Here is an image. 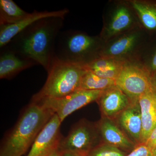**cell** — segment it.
Listing matches in <instances>:
<instances>
[{
	"mask_svg": "<svg viewBox=\"0 0 156 156\" xmlns=\"http://www.w3.org/2000/svg\"><path fill=\"white\" fill-rule=\"evenodd\" d=\"M127 154L119 148L101 142L92 149L87 156H126Z\"/></svg>",
	"mask_w": 156,
	"mask_h": 156,
	"instance_id": "cell-21",
	"label": "cell"
},
{
	"mask_svg": "<svg viewBox=\"0 0 156 156\" xmlns=\"http://www.w3.org/2000/svg\"><path fill=\"white\" fill-rule=\"evenodd\" d=\"M142 122L141 144L146 142L156 126V93L154 90L146 93L138 99Z\"/></svg>",
	"mask_w": 156,
	"mask_h": 156,
	"instance_id": "cell-17",
	"label": "cell"
},
{
	"mask_svg": "<svg viewBox=\"0 0 156 156\" xmlns=\"http://www.w3.org/2000/svg\"><path fill=\"white\" fill-rule=\"evenodd\" d=\"M101 142L96 122L80 120L70 130L67 136L62 137L58 151L82 156H87L90 151Z\"/></svg>",
	"mask_w": 156,
	"mask_h": 156,
	"instance_id": "cell-7",
	"label": "cell"
},
{
	"mask_svg": "<svg viewBox=\"0 0 156 156\" xmlns=\"http://www.w3.org/2000/svg\"><path fill=\"white\" fill-rule=\"evenodd\" d=\"M151 81L153 89L156 93V72L151 73Z\"/></svg>",
	"mask_w": 156,
	"mask_h": 156,
	"instance_id": "cell-25",
	"label": "cell"
},
{
	"mask_svg": "<svg viewBox=\"0 0 156 156\" xmlns=\"http://www.w3.org/2000/svg\"><path fill=\"white\" fill-rule=\"evenodd\" d=\"M103 25L99 36L105 43L141 27L139 19L128 0H111L102 14Z\"/></svg>",
	"mask_w": 156,
	"mask_h": 156,
	"instance_id": "cell-5",
	"label": "cell"
},
{
	"mask_svg": "<svg viewBox=\"0 0 156 156\" xmlns=\"http://www.w3.org/2000/svg\"><path fill=\"white\" fill-rule=\"evenodd\" d=\"M156 139V126L153 129L151 132L150 135L149 136L145 144L146 145L149 146Z\"/></svg>",
	"mask_w": 156,
	"mask_h": 156,
	"instance_id": "cell-24",
	"label": "cell"
},
{
	"mask_svg": "<svg viewBox=\"0 0 156 156\" xmlns=\"http://www.w3.org/2000/svg\"><path fill=\"white\" fill-rule=\"evenodd\" d=\"M101 117L114 120L132 102L116 86L105 90L96 101Z\"/></svg>",
	"mask_w": 156,
	"mask_h": 156,
	"instance_id": "cell-14",
	"label": "cell"
},
{
	"mask_svg": "<svg viewBox=\"0 0 156 156\" xmlns=\"http://www.w3.org/2000/svg\"><path fill=\"white\" fill-rule=\"evenodd\" d=\"M96 124L101 142L119 148L126 152L130 153L136 146L114 120L101 117Z\"/></svg>",
	"mask_w": 156,
	"mask_h": 156,
	"instance_id": "cell-13",
	"label": "cell"
},
{
	"mask_svg": "<svg viewBox=\"0 0 156 156\" xmlns=\"http://www.w3.org/2000/svg\"><path fill=\"white\" fill-rule=\"evenodd\" d=\"M104 91L78 90L63 97L44 98L31 101L50 110L58 116L62 122L68 116L73 112L91 102L96 101Z\"/></svg>",
	"mask_w": 156,
	"mask_h": 156,
	"instance_id": "cell-9",
	"label": "cell"
},
{
	"mask_svg": "<svg viewBox=\"0 0 156 156\" xmlns=\"http://www.w3.org/2000/svg\"><path fill=\"white\" fill-rule=\"evenodd\" d=\"M54 114L41 105L31 101L6 137L1 147L0 156L24 154Z\"/></svg>",
	"mask_w": 156,
	"mask_h": 156,
	"instance_id": "cell-2",
	"label": "cell"
},
{
	"mask_svg": "<svg viewBox=\"0 0 156 156\" xmlns=\"http://www.w3.org/2000/svg\"><path fill=\"white\" fill-rule=\"evenodd\" d=\"M116 86L132 102L143 94L153 91L151 73L140 62H126L115 80Z\"/></svg>",
	"mask_w": 156,
	"mask_h": 156,
	"instance_id": "cell-8",
	"label": "cell"
},
{
	"mask_svg": "<svg viewBox=\"0 0 156 156\" xmlns=\"http://www.w3.org/2000/svg\"><path fill=\"white\" fill-rule=\"evenodd\" d=\"M126 156H153L152 151L145 144L136 145Z\"/></svg>",
	"mask_w": 156,
	"mask_h": 156,
	"instance_id": "cell-23",
	"label": "cell"
},
{
	"mask_svg": "<svg viewBox=\"0 0 156 156\" xmlns=\"http://www.w3.org/2000/svg\"><path fill=\"white\" fill-rule=\"evenodd\" d=\"M151 40L156 39V0H128Z\"/></svg>",
	"mask_w": 156,
	"mask_h": 156,
	"instance_id": "cell-15",
	"label": "cell"
},
{
	"mask_svg": "<svg viewBox=\"0 0 156 156\" xmlns=\"http://www.w3.org/2000/svg\"><path fill=\"white\" fill-rule=\"evenodd\" d=\"M68 9L53 11H34L19 21L11 25L1 26L0 47L3 48L9 44L14 37L37 20L47 17H57L64 18L68 13Z\"/></svg>",
	"mask_w": 156,
	"mask_h": 156,
	"instance_id": "cell-11",
	"label": "cell"
},
{
	"mask_svg": "<svg viewBox=\"0 0 156 156\" xmlns=\"http://www.w3.org/2000/svg\"><path fill=\"white\" fill-rule=\"evenodd\" d=\"M114 120L136 145L141 144L142 122L138 100L131 102Z\"/></svg>",
	"mask_w": 156,
	"mask_h": 156,
	"instance_id": "cell-12",
	"label": "cell"
},
{
	"mask_svg": "<svg viewBox=\"0 0 156 156\" xmlns=\"http://www.w3.org/2000/svg\"><path fill=\"white\" fill-rule=\"evenodd\" d=\"M115 86V80L101 77L87 69L82 76L79 90L104 91Z\"/></svg>",
	"mask_w": 156,
	"mask_h": 156,
	"instance_id": "cell-20",
	"label": "cell"
},
{
	"mask_svg": "<svg viewBox=\"0 0 156 156\" xmlns=\"http://www.w3.org/2000/svg\"><path fill=\"white\" fill-rule=\"evenodd\" d=\"M125 62L114 58L101 57L84 67L101 77L115 80Z\"/></svg>",
	"mask_w": 156,
	"mask_h": 156,
	"instance_id": "cell-18",
	"label": "cell"
},
{
	"mask_svg": "<svg viewBox=\"0 0 156 156\" xmlns=\"http://www.w3.org/2000/svg\"><path fill=\"white\" fill-rule=\"evenodd\" d=\"M29 13L17 5L12 0L0 1V25H11L27 16Z\"/></svg>",
	"mask_w": 156,
	"mask_h": 156,
	"instance_id": "cell-19",
	"label": "cell"
},
{
	"mask_svg": "<svg viewBox=\"0 0 156 156\" xmlns=\"http://www.w3.org/2000/svg\"><path fill=\"white\" fill-rule=\"evenodd\" d=\"M63 19L47 17L36 21L12 39L9 48L48 71L56 57L55 42Z\"/></svg>",
	"mask_w": 156,
	"mask_h": 156,
	"instance_id": "cell-1",
	"label": "cell"
},
{
	"mask_svg": "<svg viewBox=\"0 0 156 156\" xmlns=\"http://www.w3.org/2000/svg\"><path fill=\"white\" fill-rule=\"evenodd\" d=\"M36 64L34 62L23 57L10 48L5 49L1 52L0 56V78L11 79Z\"/></svg>",
	"mask_w": 156,
	"mask_h": 156,
	"instance_id": "cell-16",
	"label": "cell"
},
{
	"mask_svg": "<svg viewBox=\"0 0 156 156\" xmlns=\"http://www.w3.org/2000/svg\"><path fill=\"white\" fill-rule=\"evenodd\" d=\"M105 44L99 35H89L80 30L68 31L58 40L56 57L85 66L101 57Z\"/></svg>",
	"mask_w": 156,
	"mask_h": 156,
	"instance_id": "cell-3",
	"label": "cell"
},
{
	"mask_svg": "<svg viewBox=\"0 0 156 156\" xmlns=\"http://www.w3.org/2000/svg\"><path fill=\"white\" fill-rule=\"evenodd\" d=\"M150 41L145 31L138 27L105 43L101 57L124 62H140Z\"/></svg>",
	"mask_w": 156,
	"mask_h": 156,
	"instance_id": "cell-6",
	"label": "cell"
},
{
	"mask_svg": "<svg viewBox=\"0 0 156 156\" xmlns=\"http://www.w3.org/2000/svg\"><path fill=\"white\" fill-rule=\"evenodd\" d=\"M61 121L54 114L42 128L27 156H49L58 150L62 138Z\"/></svg>",
	"mask_w": 156,
	"mask_h": 156,
	"instance_id": "cell-10",
	"label": "cell"
},
{
	"mask_svg": "<svg viewBox=\"0 0 156 156\" xmlns=\"http://www.w3.org/2000/svg\"><path fill=\"white\" fill-rule=\"evenodd\" d=\"M61 156H82L77 154L72 153L64 152L61 153Z\"/></svg>",
	"mask_w": 156,
	"mask_h": 156,
	"instance_id": "cell-26",
	"label": "cell"
},
{
	"mask_svg": "<svg viewBox=\"0 0 156 156\" xmlns=\"http://www.w3.org/2000/svg\"><path fill=\"white\" fill-rule=\"evenodd\" d=\"M150 42L143 55L140 62L152 73L156 72V46L154 48H151Z\"/></svg>",
	"mask_w": 156,
	"mask_h": 156,
	"instance_id": "cell-22",
	"label": "cell"
},
{
	"mask_svg": "<svg viewBox=\"0 0 156 156\" xmlns=\"http://www.w3.org/2000/svg\"><path fill=\"white\" fill-rule=\"evenodd\" d=\"M86 70L83 66L55 57L48 70L46 83L41 90L33 96L31 101L58 98L79 90L81 79Z\"/></svg>",
	"mask_w": 156,
	"mask_h": 156,
	"instance_id": "cell-4",
	"label": "cell"
},
{
	"mask_svg": "<svg viewBox=\"0 0 156 156\" xmlns=\"http://www.w3.org/2000/svg\"><path fill=\"white\" fill-rule=\"evenodd\" d=\"M152 151L153 156H156V147L154 148V149L152 150Z\"/></svg>",
	"mask_w": 156,
	"mask_h": 156,
	"instance_id": "cell-29",
	"label": "cell"
},
{
	"mask_svg": "<svg viewBox=\"0 0 156 156\" xmlns=\"http://www.w3.org/2000/svg\"><path fill=\"white\" fill-rule=\"evenodd\" d=\"M49 156H61V154L57 150L53 152L52 154H50Z\"/></svg>",
	"mask_w": 156,
	"mask_h": 156,
	"instance_id": "cell-27",
	"label": "cell"
},
{
	"mask_svg": "<svg viewBox=\"0 0 156 156\" xmlns=\"http://www.w3.org/2000/svg\"><path fill=\"white\" fill-rule=\"evenodd\" d=\"M147 146L151 150L154 149V148L156 147V139L150 145Z\"/></svg>",
	"mask_w": 156,
	"mask_h": 156,
	"instance_id": "cell-28",
	"label": "cell"
}]
</instances>
